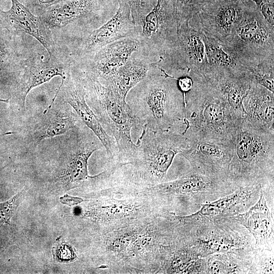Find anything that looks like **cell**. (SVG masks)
<instances>
[{
	"mask_svg": "<svg viewBox=\"0 0 274 274\" xmlns=\"http://www.w3.org/2000/svg\"><path fill=\"white\" fill-rule=\"evenodd\" d=\"M126 101L142 128L183 133L186 127L184 95L176 78L154 64Z\"/></svg>",
	"mask_w": 274,
	"mask_h": 274,
	"instance_id": "cell-1",
	"label": "cell"
},
{
	"mask_svg": "<svg viewBox=\"0 0 274 274\" xmlns=\"http://www.w3.org/2000/svg\"><path fill=\"white\" fill-rule=\"evenodd\" d=\"M188 74L193 83L184 94L186 127L183 133L189 140L232 145L242 120L202 75L191 71Z\"/></svg>",
	"mask_w": 274,
	"mask_h": 274,
	"instance_id": "cell-2",
	"label": "cell"
},
{
	"mask_svg": "<svg viewBox=\"0 0 274 274\" xmlns=\"http://www.w3.org/2000/svg\"><path fill=\"white\" fill-rule=\"evenodd\" d=\"M274 131L245 120L232 144L228 179L237 186L273 181Z\"/></svg>",
	"mask_w": 274,
	"mask_h": 274,
	"instance_id": "cell-3",
	"label": "cell"
},
{
	"mask_svg": "<svg viewBox=\"0 0 274 274\" xmlns=\"http://www.w3.org/2000/svg\"><path fill=\"white\" fill-rule=\"evenodd\" d=\"M79 77L90 107L106 131L115 140L118 162H131L135 149V144L131 138V129L139 124L128 105L109 85L88 71Z\"/></svg>",
	"mask_w": 274,
	"mask_h": 274,
	"instance_id": "cell-4",
	"label": "cell"
},
{
	"mask_svg": "<svg viewBox=\"0 0 274 274\" xmlns=\"http://www.w3.org/2000/svg\"><path fill=\"white\" fill-rule=\"evenodd\" d=\"M182 221L188 228L186 247L201 258L217 253H245L255 248L252 235L232 216Z\"/></svg>",
	"mask_w": 274,
	"mask_h": 274,
	"instance_id": "cell-5",
	"label": "cell"
},
{
	"mask_svg": "<svg viewBox=\"0 0 274 274\" xmlns=\"http://www.w3.org/2000/svg\"><path fill=\"white\" fill-rule=\"evenodd\" d=\"M143 129L135 144L131 162L142 180L151 183L160 182L175 156L188 149L192 141L183 133Z\"/></svg>",
	"mask_w": 274,
	"mask_h": 274,
	"instance_id": "cell-6",
	"label": "cell"
},
{
	"mask_svg": "<svg viewBox=\"0 0 274 274\" xmlns=\"http://www.w3.org/2000/svg\"><path fill=\"white\" fill-rule=\"evenodd\" d=\"M222 46L246 70L274 57V26L255 5H248L241 21Z\"/></svg>",
	"mask_w": 274,
	"mask_h": 274,
	"instance_id": "cell-7",
	"label": "cell"
},
{
	"mask_svg": "<svg viewBox=\"0 0 274 274\" xmlns=\"http://www.w3.org/2000/svg\"><path fill=\"white\" fill-rule=\"evenodd\" d=\"M178 32L173 0H157L143 19L136 36L141 44L140 52L151 63L160 61L176 42Z\"/></svg>",
	"mask_w": 274,
	"mask_h": 274,
	"instance_id": "cell-8",
	"label": "cell"
},
{
	"mask_svg": "<svg viewBox=\"0 0 274 274\" xmlns=\"http://www.w3.org/2000/svg\"><path fill=\"white\" fill-rule=\"evenodd\" d=\"M242 0H207L188 21L193 28L223 46L241 21L248 4Z\"/></svg>",
	"mask_w": 274,
	"mask_h": 274,
	"instance_id": "cell-9",
	"label": "cell"
},
{
	"mask_svg": "<svg viewBox=\"0 0 274 274\" xmlns=\"http://www.w3.org/2000/svg\"><path fill=\"white\" fill-rule=\"evenodd\" d=\"M155 65L175 78L186 75L188 71L201 73L208 63L201 33L188 22L182 24L176 42Z\"/></svg>",
	"mask_w": 274,
	"mask_h": 274,
	"instance_id": "cell-10",
	"label": "cell"
},
{
	"mask_svg": "<svg viewBox=\"0 0 274 274\" xmlns=\"http://www.w3.org/2000/svg\"><path fill=\"white\" fill-rule=\"evenodd\" d=\"M139 30L132 19L127 3L125 0H118V7L114 14L82 38L77 53L78 56L87 58L111 43L136 36Z\"/></svg>",
	"mask_w": 274,
	"mask_h": 274,
	"instance_id": "cell-11",
	"label": "cell"
},
{
	"mask_svg": "<svg viewBox=\"0 0 274 274\" xmlns=\"http://www.w3.org/2000/svg\"><path fill=\"white\" fill-rule=\"evenodd\" d=\"M190 140L192 142L191 147L181 154L189 162L191 168L212 177L228 180L232 145L203 140Z\"/></svg>",
	"mask_w": 274,
	"mask_h": 274,
	"instance_id": "cell-12",
	"label": "cell"
},
{
	"mask_svg": "<svg viewBox=\"0 0 274 274\" xmlns=\"http://www.w3.org/2000/svg\"><path fill=\"white\" fill-rule=\"evenodd\" d=\"M267 183H256L238 186L231 193L213 201L202 203L193 214L182 217L192 221L231 216L247 211L259 197L261 186Z\"/></svg>",
	"mask_w": 274,
	"mask_h": 274,
	"instance_id": "cell-13",
	"label": "cell"
},
{
	"mask_svg": "<svg viewBox=\"0 0 274 274\" xmlns=\"http://www.w3.org/2000/svg\"><path fill=\"white\" fill-rule=\"evenodd\" d=\"M141 44L137 36L123 38L111 43L87 58L86 71L100 81L111 79L135 52H140Z\"/></svg>",
	"mask_w": 274,
	"mask_h": 274,
	"instance_id": "cell-14",
	"label": "cell"
},
{
	"mask_svg": "<svg viewBox=\"0 0 274 274\" xmlns=\"http://www.w3.org/2000/svg\"><path fill=\"white\" fill-rule=\"evenodd\" d=\"M118 0H64L45 9L41 16L48 28H59L72 22L100 18L110 2Z\"/></svg>",
	"mask_w": 274,
	"mask_h": 274,
	"instance_id": "cell-15",
	"label": "cell"
},
{
	"mask_svg": "<svg viewBox=\"0 0 274 274\" xmlns=\"http://www.w3.org/2000/svg\"><path fill=\"white\" fill-rule=\"evenodd\" d=\"M66 102L74 110L76 114L102 144L109 158L118 162V148L113 137L104 129L98 118L87 104L86 91L79 77L70 79L65 93Z\"/></svg>",
	"mask_w": 274,
	"mask_h": 274,
	"instance_id": "cell-16",
	"label": "cell"
},
{
	"mask_svg": "<svg viewBox=\"0 0 274 274\" xmlns=\"http://www.w3.org/2000/svg\"><path fill=\"white\" fill-rule=\"evenodd\" d=\"M270 184L261 186L259 199L247 211L232 217L252 235L255 248L273 251V219L265 194Z\"/></svg>",
	"mask_w": 274,
	"mask_h": 274,
	"instance_id": "cell-17",
	"label": "cell"
},
{
	"mask_svg": "<svg viewBox=\"0 0 274 274\" xmlns=\"http://www.w3.org/2000/svg\"><path fill=\"white\" fill-rule=\"evenodd\" d=\"M200 74L221 93L236 117L243 120V101L252 82L248 74L237 75L226 70L207 66Z\"/></svg>",
	"mask_w": 274,
	"mask_h": 274,
	"instance_id": "cell-18",
	"label": "cell"
},
{
	"mask_svg": "<svg viewBox=\"0 0 274 274\" xmlns=\"http://www.w3.org/2000/svg\"><path fill=\"white\" fill-rule=\"evenodd\" d=\"M243 107V119L260 129L274 131L273 93L252 81Z\"/></svg>",
	"mask_w": 274,
	"mask_h": 274,
	"instance_id": "cell-19",
	"label": "cell"
},
{
	"mask_svg": "<svg viewBox=\"0 0 274 274\" xmlns=\"http://www.w3.org/2000/svg\"><path fill=\"white\" fill-rule=\"evenodd\" d=\"M11 1L10 9L8 11L0 10V17L16 29L36 39L47 51L49 58L56 57L51 35L41 17L33 15L18 0Z\"/></svg>",
	"mask_w": 274,
	"mask_h": 274,
	"instance_id": "cell-20",
	"label": "cell"
},
{
	"mask_svg": "<svg viewBox=\"0 0 274 274\" xmlns=\"http://www.w3.org/2000/svg\"><path fill=\"white\" fill-rule=\"evenodd\" d=\"M67 67L59 63L56 57L48 59L47 62L41 60L26 67L22 79L21 99L23 107L26 96L35 87L49 81L55 76H60L61 83L48 109H51L67 77Z\"/></svg>",
	"mask_w": 274,
	"mask_h": 274,
	"instance_id": "cell-21",
	"label": "cell"
},
{
	"mask_svg": "<svg viewBox=\"0 0 274 274\" xmlns=\"http://www.w3.org/2000/svg\"><path fill=\"white\" fill-rule=\"evenodd\" d=\"M151 63L140 52H135L111 79L101 82L109 85L121 99L126 100L129 91L146 77Z\"/></svg>",
	"mask_w": 274,
	"mask_h": 274,
	"instance_id": "cell-22",
	"label": "cell"
},
{
	"mask_svg": "<svg viewBox=\"0 0 274 274\" xmlns=\"http://www.w3.org/2000/svg\"><path fill=\"white\" fill-rule=\"evenodd\" d=\"M253 250L246 253H222L210 255L206 257V273H252Z\"/></svg>",
	"mask_w": 274,
	"mask_h": 274,
	"instance_id": "cell-23",
	"label": "cell"
},
{
	"mask_svg": "<svg viewBox=\"0 0 274 274\" xmlns=\"http://www.w3.org/2000/svg\"><path fill=\"white\" fill-rule=\"evenodd\" d=\"M201 34L205 47L208 66L226 70L237 75L247 74L246 69L224 50L222 45L206 35Z\"/></svg>",
	"mask_w": 274,
	"mask_h": 274,
	"instance_id": "cell-24",
	"label": "cell"
},
{
	"mask_svg": "<svg viewBox=\"0 0 274 274\" xmlns=\"http://www.w3.org/2000/svg\"><path fill=\"white\" fill-rule=\"evenodd\" d=\"M78 116L74 113L67 112L56 113L49 118L43 127L39 139L42 140L64 134L67 131L76 129V123Z\"/></svg>",
	"mask_w": 274,
	"mask_h": 274,
	"instance_id": "cell-25",
	"label": "cell"
},
{
	"mask_svg": "<svg viewBox=\"0 0 274 274\" xmlns=\"http://www.w3.org/2000/svg\"><path fill=\"white\" fill-rule=\"evenodd\" d=\"M252 82L274 93V57L265 59L246 69Z\"/></svg>",
	"mask_w": 274,
	"mask_h": 274,
	"instance_id": "cell-26",
	"label": "cell"
},
{
	"mask_svg": "<svg viewBox=\"0 0 274 274\" xmlns=\"http://www.w3.org/2000/svg\"><path fill=\"white\" fill-rule=\"evenodd\" d=\"M251 262L252 273H273V251L255 248Z\"/></svg>",
	"mask_w": 274,
	"mask_h": 274,
	"instance_id": "cell-27",
	"label": "cell"
},
{
	"mask_svg": "<svg viewBox=\"0 0 274 274\" xmlns=\"http://www.w3.org/2000/svg\"><path fill=\"white\" fill-rule=\"evenodd\" d=\"M179 27L198 12L207 0H173Z\"/></svg>",
	"mask_w": 274,
	"mask_h": 274,
	"instance_id": "cell-28",
	"label": "cell"
},
{
	"mask_svg": "<svg viewBox=\"0 0 274 274\" xmlns=\"http://www.w3.org/2000/svg\"><path fill=\"white\" fill-rule=\"evenodd\" d=\"M128 4L132 19L140 27L145 17L152 9L155 3L152 0H125Z\"/></svg>",
	"mask_w": 274,
	"mask_h": 274,
	"instance_id": "cell-29",
	"label": "cell"
},
{
	"mask_svg": "<svg viewBox=\"0 0 274 274\" xmlns=\"http://www.w3.org/2000/svg\"><path fill=\"white\" fill-rule=\"evenodd\" d=\"M21 194L19 193L11 199L0 203V227L4 224H9L18 205Z\"/></svg>",
	"mask_w": 274,
	"mask_h": 274,
	"instance_id": "cell-30",
	"label": "cell"
},
{
	"mask_svg": "<svg viewBox=\"0 0 274 274\" xmlns=\"http://www.w3.org/2000/svg\"><path fill=\"white\" fill-rule=\"evenodd\" d=\"M246 1L247 0H242ZM259 10L265 19L274 26V0H251Z\"/></svg>",
	"mask_w": 274,
	"mask_h": 274,
	"instance_id": "cell-31",
	"label": "cell"
},
{
	"mask_svg": "<svg viewBox=\"0 0 274 274\" xmlns=\"http://www.w3.org/2000/svg\"><path fill=\"white\" fill-rule=\"evenodd\" d=\"M53 249L54 258L59 261H69L75 258L72 247L64 242H58Z\"/></svg>",
	"mask_w": 274,
	"mask_h": 274,
	"instance_id": "cell-32",
	"label": "cell"
},
{
	"mask_svg": "<svg viewBox=\"0 0 274 274\" xmlns=\"http://www.w3.org/2000/svg\"><path fill=\"white\" fill-rule=\"evenodd\" d=\"M32 8L43 11L64 0H25Z\"/></svg>",
	"mask_w": 274,
	"mask_h": 274,
	"instance_id": "cell-33",
	"label": "cell"
},
{
	"mask_svg": "<svg viewBox=\"0 0 274 274\" xmlns=\"http://www.w3.org/2000/svg\"><path fill=\"white\" fill-rule=\"evenodd\" d=\"M59 200L62 203L70 207L76 206L83 201L81 198L70 196L67 194L61 197Z\"/></svg>",
	"mask_w": 274,
	"mask_h": 274,
	"instance_id": "cell-34",
	"label": "cell"
},
{
	"mask_svg": "<svg viewBox=\"0 0 274 274\" xmlns=\"http://www.w3.org/2000/svg\"><path fill=\"white\" fill-rule=\"evenodd\" d=\"M6 60V52L2 43L0 42V71L3 69Z\"/></svg>",
	"mask_w": 274,
	"mask_h": 274,
	"instance_id": "cell-35",
	"label": "cell"
},
{
	"mask_svg": "<svg viewBox=\"0 0 274 274\" xmlns=\"http://www.w3.org/2000/svg\"><path fill=\"white\" fill-rule=\"evenodd\" d=\"M1 250H2V248H0V252H1Z\"/></svg>",
	"mask_w": 274,
	"mask_h": 274,
	"instance_id": "cell-36",
	"label": "cell"
}]
</instances>
